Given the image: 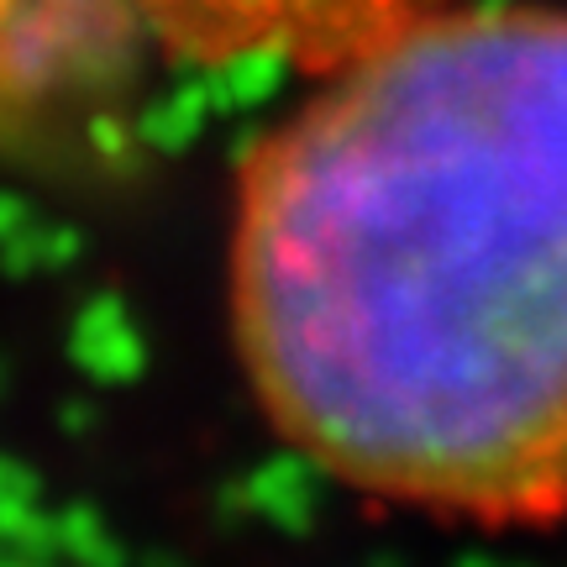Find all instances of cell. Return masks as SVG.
I'll use <instances>...</instances> for the list:
<instances>
[{"instance_id":"obj_2","label":"cell","mask_w":567,"mask_h":567,"mask_svg":"<svg viewBox=\"0 0 567 567\" xmlns=\"http://www.w3.org/2000/svg\"><path fill=\"white\" fill-rule=\"evenodd\" d=\"M163 59L226 69L284 63L321 80L463 0H122Z\"/></svg>"},{"instance_id":"obj_1","label":"cell","mask_w":567,"mask_h":567,"mask_svg":"<svg viewBox=\"0 0 567 567\" xmlns=\"http://www.w3.org/2000/svg\"><path fill=\"white\" fill-rule=\"evenodd\" d=\"M231 342L268 425L379 505L567 515V6L463 0L247 142Z\"/></svg>"}]
</instances>
